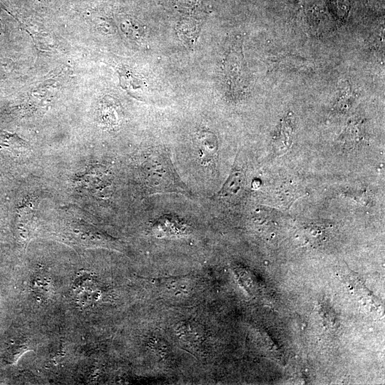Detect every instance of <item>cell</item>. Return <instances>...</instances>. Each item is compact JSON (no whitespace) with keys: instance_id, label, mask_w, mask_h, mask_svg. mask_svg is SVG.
Returning <instances> with one entry per match:
<instances>
[{"instance_id":"3","label":"cell","mask_w":385,"mask_h":385,"mask_svg":"<svg viewBox=\"0 0 385 385\" xmlns=\"http://www.w3.org/2000/svg\"><path fill=\"white\" fill-rule=\"evenodd\" d=\"M198 157L202 164H210L215 160L218 145L216 136L211 132L202 130L197 135Z\"/></svg>"},{"instance_id":"8","label":"cell","mask_w":385,"mask_h":385,"mask_svg":"<svg viewBox=\"0 0 385 385\" xmlns=\"http://www.w3.org/2000/svg\"><path fill=\"white\" fill-rule=\"evenodd\" d=\"M49 285L48 279L43 276H36L34 279V288L38 295H48L50 292Z\"/></svg>"},{"instance_id":"2","label":"cell","mask_w":385,"mask_h":385,"mask_svg":"<svg viewBox=\"0 0 385 385\" xmlns=\"http://www.w3.org/2000/svg\"><path fill=\"white\" fill-rule=\"evenodd\" d=\"M73 290L76 301L82 306H90L98 302L101 297L98 282L88 273L76 276Z\"/></svg>"},{"instance_id":"4","label":"cell","mask_w":385,"mask_h":385,"mask_svg":"<svg viewBox=\"0 0 385 385\" xmlns=\"http://www.w3.org/2000/svg\"><path fill=\"white\" fill-rule=\"evenodd\" d=\"M175 331L180 341L190 345H197L203 340L205 336L202 326L193 321L180 322Z\"/></svg>"},{"instance_id":"7","label":"cell","mask_w":385,"mask_h":385,"mask_svg":"<svg viewBox=\"0 0 385 385\" xmlns=\"http://www.w3.org/2000/svg\"><path fill=\"white\" fill-rule=\"evenodd\" d=\"M292 144V128L287 120L281 125L280 129L274 138V148L276 152L284 153Z\"/></svg>"},{"instance_id":"1","label":"cell","mask_w":385,"mask_h":385,"mask_svg":"<svg viewBox=\"0 0 385 385\" xmlns=\"http://www.w3.org/2000/svg\"><path fill=\"white\" fill-rule=\"evenodd\" d=\"M142 174L145 185L151 194H190L177 173L170 153L164 148L160 147L149 153L143 164Z\"/></svg>"},{"instance_id":"5","label":"cell","mask_w":385,"mask_h":385,"mask_svg":"<svg viewBox=\"0 0 385 385\" xmlns=\"http://www.w3.org/2000/svg\"><path fill=\"white\" fill-rule=\"evenodd\" d=\"M245 181L244 172L235 166L222 188L215 195V197L233 196L242 189Z\"/></svg>"},{"instance_id":"6","label":"cell","mask_w":385,"mask_h":385,"mask_svg":"<svg viewBox=\"0 0 385 385\" xmlns=\"http://www.w3.org/2000/svg\"><path fill=\"white\" fill-rule=\"evenodd\" d=\"M26 147L27 143L17 135L0 130V150L21 151Z\"/></svg>"}]
</instances>
